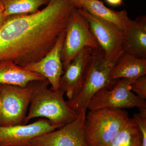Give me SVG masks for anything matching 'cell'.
<instances>
[{
  "label": "cell",
  "mask_w": 146,
  "mask_h": 146,
  "mask_svg": "<svg viewBox=\"0 0 146 146\" xmlns=\"http://www.w3.org/2000/svg\"><path fill=\"white\" fill-rule=\"evenodd\" d=\"M47 79L31 82L32 92L29 111L24 122L27 124L32 119L45 118L53 125L61 127L77 117L78 114L68 105L59 90L48 89Z\"/></svg>",
  "instance_id": "2"
},
{
  "label": "cell",
  "mask_w": 146,
  "mask_h": 146,
  "mask_svg": "<svg viewBox=\"0 0 146 146\" xmlns=\"http://www.w3.org/2000/svg\"><path fill=\"white\" fill-rule=\"evenodd\" d=\"M123 33L125 52L140 58H146L145 16L131 20Z\"/></svg>",
  "instance_id": "13"
},
{
  "label": "cell",
  "mask_w": 146,
  "mask_h": 146,
  "mask_svg": "<svg viewBox=\"0 0 146 146\" xmlns=\"http://www.w3.org/2000/svg\"><path fill=\"white\" fill-rule=\"evenodd\" d=\"M78 10L89 22L91 31L106 59L116 64L125 53L123 32L112 24L93 16L85 9Z\"/></svg>",
  "instance_id": "8"
},
{
  "label": "cell",
  "mask_w": 146,
  "mask_h": 146,
  "mask_svg": "<svg viewBox=\"0 0 146 146\" xmlns=\"http://www.w3.org/2000/svg\"><path fill=\"white\" fill-rule=\"evenodd\" d=\"M76 8L82 9L84 3L88 0H70Z\"/></svg>",
  "instance_id": "22"
},
{
  "label": "cell",
  "mask_w": 146,
  "mask_h": 146,
  "mask_svg": "<svg viewBox=\"0 0 146 146\" xmlns=\"http://www.w3.org/2000/svg\"><path fill=\"white\" fill-rule=\"evenodd\" d=\"M131 91L136 94L139 98L146 99V75L141 77L130 84Z\"/></svg>",
  "instance_id": "19"
},
{
  "label": "cell",
  "mask_w": 146,
  "mask_h": 146,
  "mask_svg": "<svg viewBox=\"0 0 146 146\" xmlns=\"http://www.w3.org/2000/svg\"><path fill=\"white\" fill-rule=\"evenodd\" d=\"M7 17H6L4 14V8L0 0V29L2 27L6 21Z\"/></svg>",
  "instance_id": "21"
},
{
  "label": "cell",
  "mask_w": 146,
  "mask_h": 146,
  "mask_svg": "<svg viewBox=\"0 0 146 146\" xmlns=\"http://www.w3.org/2000/svg\"><path fill=\"white\" fill-rule=\"evenodd\" d=\"M60 127L43 119L29 124L0 126V146H27L32 139Z\"/></svg>",
  "instance_id": "11"
},
{
  "label": "cell",
  "mask_w": 146,
  "mask_h": 146,
  "mask_svg": "<svg viewBox=\"0 0 146 146\" xmlns=\"http://www.w3.org/2000/svg\"><path fill=\"white\" fill-rule=\"evenodd\" d=\"M75 8L70 0H50L36 13L7 17L0 29V62L25 67L42 59L65 31Z\"/></svg>",
  "instance_id": "1"
},
{
  "label": "cell",
  "mask_w": 146,
  "mask_h": 146,
  "mask_svg": "<svg viewBox=\"0 0 146 146\" xmlns=\"http://www.w3.org/2000/svg\"><path fill=\"white\" fill-rule=\"evenodd\" d=\"M129 119L123 109L104 108L89 110L84 123L88 146H106Z\"/></svg>",
  "instance_id": "4"
},
{
  "label": "cell",
  "mask_w": 146,
  "mask_h": 146,
  "mask_svg": "<svg viewBox=\"0 0 146 146\" xmlns=\"http://www.w3.org/2000/svg\"><path fill=\"white\" fill-rule=\"evenodd\" d=\"M82 9L93 16L112 24L122 32L132 20L126 11L113 10L106 7L100 0H88L84 3Z\"/></svg>",
  "instance_id": "16"
},
{
  "label": "cell",
  "mask_w": 146,
  "mask_h": 146,
  "mask_svg": "<svg viewBox=\"0 0 146 146\" xmlns=\"http://www.w3.org/2000/svg\"><path fill=\"white\" fill-rule=\"evenodd\" d=\"M99 47L87 19L75 8L68 21L61 51L63 70L82 49H96Z\"/></svg>",
  "instance_id": "5"
},
{
  "label": "cell",
  "mask_w": 146,
  "mask_h": 146,
  "mask_svg": "<svg viewBox=\"0 0 146 146\" xmlns=\"http://www.w3.org/2000/svg\"><path fill=\"white\" fill-rule=\"evenodd\" d=\"M94 50V49H93ZM93 49L85 48L74 58L60 78L58 90L66 94L68 100L75 98L83 87Z\"/></svg>",
  "instance_id": "10"
},
{
  "label": "cell",
  "mask_w": 146,
  "mask_h": 146,
  "mask_svg": "<svg viewBox=\"0 0 146 146\" xmlns=\"http://www.w3.org/2000/svg\"><path fill=\"white\" fill-rule=\"evenodd\" d=\"M139 111V113L134 114L132 119L141 131L143 138V146H146V110Z\"/></svg>",
  "instance_id": "20"
},
{
  "label": "cell",
  "mask_w": 146,
  "mask_h": 146,
  "mask_svg": "<svg viewBox=\"0 0 146 146\" xmlns=\"http://www.w3.org/2000/svg\"><path fill=\"white\" fill-rule=\"evenodd\" d=\"M115 65L106 59L100 47L93 50L83 87L75 98L67 101L69 106L78 114L82 110H87L89 102L97 92L105 87L113 88L119 80H112L110 76Z\"/></svg>",
  "instance_id": "3"
},
{
  "label": "cell",
  "mask_w": 146,
  "mask_h": 146,
  "mask_svg": "<svg viewBox=\"0 0 146 146\" xmlns=\"http://www.w3.org/2000/svg\"><path fill=\"white\" fill-rule=\"evenodd\" d=\"M108 3L112 6L121 5L123 3V0H105Z\"/></svg>",
  "instance_id": "23"
},
{
  "label": "cell",
  "mask_w": 146,
  "mask_h": 146,
  "mask_svg": "<svg viewBox=\"0 0 146 146\" xmlns=\"http://www.w3.org/2000/svg\"><path fill=\"white\" fill-rule=\"evenodd\" d=\"M31 82L25 87L0 84V126L24 125L32 92Z\"/></svg>",
  "instance_id": "6"
},
{
  "label": "cell",
  "mask_w": 146,
  "mask_h": 146,
  "mask_svg": "<svg viewBox=\"0 0 146 146\" xmlns=\"http://www.w3.org/2000/svg\"><path fill=\"white\" fill-rule=\"evenodd\" d=\"M146 75V58H140L125 52L110 72V78L117 80L127 79L131 82Z\"/></svg>",
  "instance_id": "14"
},
{
  "label": "cell",
  "mask_w": 146,
  "mask_h": 146,
  "mask_svg": "<svg viewBox=\"0 0 146 146\" xmlns=\"http://www.w3.org/2000/svg\"><path fill=\"white\" fill-rule=\"evenodd\" d=\"M50 0H1L6 17L13 15L33 14Z\"/></svg>",
  "instance_id": "18"
},
{
  "label": "cell",
  "mask_w": 146,
  "mask_h": 146,
  "mask_svg": "<svg viewBox=\"0 0 146 146\" xmlns=\"http://www.w3.org/2000/svg\"><path fill=\"white\" fill-rule=\"evenodd\" d=\"M65 35V31L44 57L25 67L28 70L46 79L51 85V89L54 91L58 90L60 78L64 73L61 55Z\"/></svg>",
  "instance_id": "12"
},
{
  "label": "cell",
  "mask_w": 146,
  "mask_h": 146,
  "mask_svg": "<svg viewBox=\"0 0 146 146\" xmlns=\"http://www.w3.org/2000/svg\"><path fill=\"white\" fill-rule=\"evenodd\" d=\"M1 101H0V109H1Z\"/></svg>",
  "instance_id": "24"
},
{
  "label": "cell",
  "mask_w": 146,
  "mask_h": 146,
  "mask_svg": "<svg viewBox=\"0 0 146 146\" xmlns=\"http://www.w3.org/2000/svg\"><path fill=\"white\" fill-rule=\"evenodd\" d=\"M131 82L127 79H120L112 89L105 87L100 89L91 98L87 109H123L135 107L139 110H146L145 100L133 94L131 89Z\"/></svg>",
  "instance_id": "7"
},
{
  "label": "cell",
  "mask_w": 146,
  "mask_h": 146,
  "mask_svg": "<svg viewBox=\"0 0 146 146\" xmlns=\"http://www.w3.org/2000/svg\"><path fill=\"white\" fill-rule=\"evenodd\" d=\"M106 146H143V138L138 125L129 118Z\"/></svg>",
  "instance_id": "17"
},
{
  "label": "cell",
  "mask_w": 146,
  "mask_h": 146,
  "mask_svg": "<svg viewBox=\"0 0 146 146\" xmlns=\"http://www.w3.org/2000/svg\"><path fill=\"white\" fill-rule=\"evenodd\" d=\"M46 79L39 74L31 72L13 62H0V84L25 87L31 82Z\"/></svg>",
  "instance_id": "15"
},
{
  "label": "cell",
  "mask_w": 146,
  "mask_h": 146,
  "mask_svg": "<svg viewBox=\"0 0 146 146\" xmlns=\"http://www.w3.org/2000/svg\"><path fill=\"white\" fill-rule=\"evenodd\" d=\"M86 110L61 127L32 139L27 146H88L84 131Z\"/></svg>",
  "instance_id": "9"
}]
</instances>
